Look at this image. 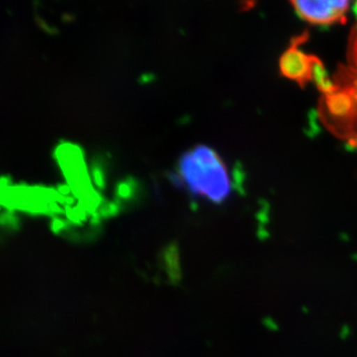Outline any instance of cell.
<instances>
[{"instance_id":"6da1fadb","label":"cell","mask_w":357,"mask_h":357,"mask_svg":"<svg viewBox=\"0 0 357 357\" xmlns=\"http://www.w3.org/2000/svg\"><path fill=\"white\" fill-rule=\"evenodd\" d=\"M178 178L192 195L210 202H223L232 192L227 164L215 150L206 145H197L181 155Z\"/></svg>"},{"instance_id":"3957f363","label":"cell","mask_w":357,"mask_h":357,"mask_svg":"<svg viewBox=\"0 0 357 357\" xmlns=\"http://www.w3.org/2000/svg\"><path fill=\"white\" fill-rule=\"evenodd\" d=\"M289 59H284V71L291 77H302L305 73L306 59H303L302 54H294L290 52L288 55Z\"/></svg>"},{"instance_id":"7a4b0ae2","label":"cell","mask_w":357,"mask_h":357,"mask_svg":"<svg viewBox=\"0 0 357 357\" xmlns=\"http://www.w3.org/2000/svg\"><path fill=\"white\" fill-rule=\"evenodd\" d=\"M303 20L313 24H332L344 20L349 0H290Z\"/></svg>"}]
</instances>
